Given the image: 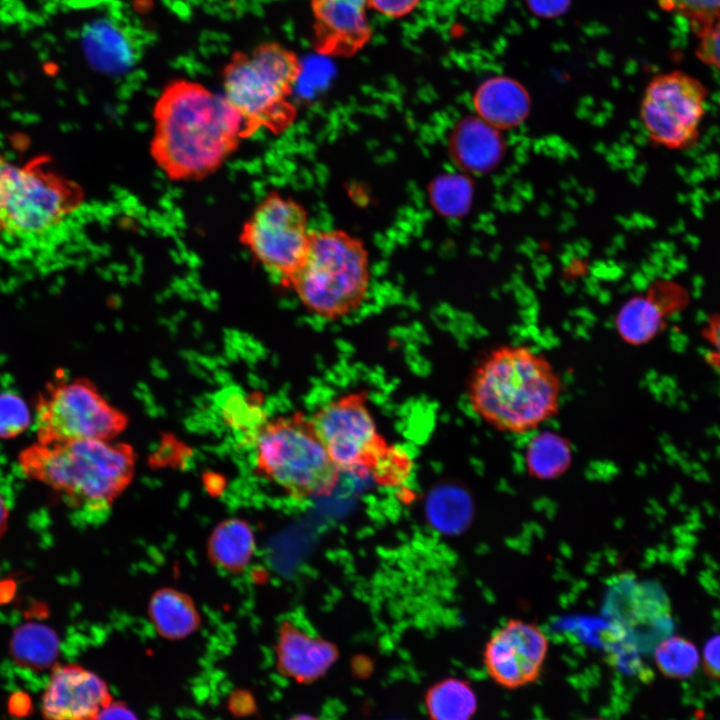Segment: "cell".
<instances>
[{
	"mask_svg": "<svg viewBox=\"0 0 720 720\" xmlns=\"http://www.w3.org/2000/svg\"><path fill=\"white\" fill-rule=\"evenodd\" d=\"M8 515L9 511L7 505L2 496L0 495V538L7 530Z\"/></svg>",
	"mask_w": 720,
	"mask_h": 720,
	"instance_id": "e575fe53",
	"label": "cell"
},
{
	"mask_svg": "<svg viewBox=\"0 0 720 720\" xmlns=\"http://www.w3.org/2000/svg\"><path fill=\"white\" fill-rule=\"evenodd\" d=\"M708 96V88L684 71L655 75L644 90L639 109L649 140L675 151L697 145Z\"/></svg>",
	"mask_w": 720,
	"mask_h": 720,
	"instance_id": "8fae6325",
	"label": "cell"
},
{
	"mask_svg": "<svg viewBox=\"0 0 720 720\" xmlns=\"http://www.w3.org/2000/svg\"><path fill=\"white\" fill-rule=\"evenodd\" d=\"M22 472L58 492L66 503L103 513L131 483L136 454L115 440L36 441L18 455Z\"/></svg>",
	"mask_w": 720,
	"mask_h": 720,
	"instance_id": "3957f363",
	"label": "cell"
},
{
	"mask_svg": "<svg viewBox=\"0 0 720 720\" xmlns=\"http://www.w3.org/2000/svg\"><path fill=\"white\" fill-rule=\"evenodd\" d=\"M311 420L340 472L370 475L384 484L406 477L408 456L380 434L365 392L350 391L329 400Z\"/></svg>",
	"mask_w": 720,
	"mask_h": 720,
	"instance_id": "ba28073f",
	"label": "cell"
},
{
	"mask_svg": "<svg viewBox=\"0 0 720 720\" xmlns=\"http://www.w3.org/2000/svg\"><path fill=\"white\" fill-rule=\"evenodd\" d=\"M134 33L112 18H101L88 25L83 32V47L88 61L95 69L107 74H119L130 69L142 54Z\"/></svg>",
	"mask_w": 720,
	"mask_h": 720,
	"instance_id": "e0dca14e",
	"label": "cell"
},
{
	"mask_svg": "<svg viewBox=\"0 0 720 720\" xmlns=\"http://www.w3.org/2000/svg\"><path fill=\"white\" fill-rule=\"evenodd\" d=\"M548 650L549 639L538 625L511 618L487 640L483 664L496 684L517 689L539 679Z\"/></svg>",
	"mask_w": 720,
	"mask_h": 720,
	"instance_id": "7c38bea8",
	"label": "cell"
},
{
	"mask_svg": "<svg viewBox=\"0 0 720 720\" xmlns=\"http://www.w3.org/2000/svg\"><path fill=\"white\" fill-rule=\"evenodd\" d=\"M585 720H607V719L600 718V717H592V718H588V719H585Z\"/></svg>",
	"mask_w": 720,
	"mask_h": 720,
	"instance_id": "8d00e7d4",
	"label": "cell"
},
{
	"mask_svg": "<svg viewBox=\"0 0 720 720\" xmlns=\"http://www.w3.org/2000/svg\"><path fill=\"white\" fill-rule=\"evenodd\" d=\"M336 647L284 622L276 643L278 672L299 684H311L322 678L336 662Z\"/></svg>",
	"mask_w": 720,
	"mask_h": 720,
	"instance_id": "9a60e30c",
	"label": "cell"
},
{
	"mask_svg": "<svg viewBox=\"0 0 720 720\" xmlns=\"http://www.w3.org/2000/svg\"><path fill=\"white\" fill-rule=\"evenodd\" d=\"M255 551V538L249 524L239 518L221 521L211 532L207 543L210 562L227 573L243 572Z\"/></svg>",
	"mask_w": 720,
	"mask_h": 720,
	"instance_id": "ffe728a7",
	"label": "cell"
},
{
	"mask_svg": "<svg viewBox=\"0 0 720 720\" xmlns=\"http://www.w3.org/2000/svg\"><path fill=\"white\" fill-rule=\"evenodd\" d=\"M369 9L390 19H402L410 15L422 0H366Z\"/></svg>",
	"mask_w": 720,
	"mask_h": 720,
	"instance_id": "4dcf8cb0",
	"label": "cell"
},
{
	"mask_svg": "<svg viewBox=\"0 0 720 720\" xmlns=\"http://www.w3.org/2000/svg\"><path fill=\"white\" fill-rule=\"evenodd\" d=\"M430 200L442 215L457 217L464 215L472 199L471 182L463 175H444L431 183Z\"/></svg>",
	"mask_w": 720,
	"mask_h": 720,
	"instance_id": "484cf974",
	"label": "cell"
},
{
	"mask_svg": "<svg viewBox=\"0 0 720 720\" xmlns=\"http://www.w3.org/2000/svg\"><path fill=\"white\" fill-rule=\"evenodd\" d=\"M371 282L363 241L340 229L313 230L290 289L312 315L339 320L365 302Z\"/></svg>",
	"mask_w": 720,
	"mask_h": 720,
	"instance_id": "8992f818",
	"label": "cell"
},
{
	"mask_svg": "<svg viewBox=\"0 0 720 720\" xmlns=\"http://www.w3.org/2000/svg\"><path fill=\"white\" fill-rule=\"evenodd\" d=\"M304 65L279 42L235 52L222 71L223 96L241 118L247 138L265 129L281 135L295 122L292 98Z\"/></svg>",
	"mask_w": 720,
	"mask_h": 720,
	"instance_id": "5b68a950",
	"label": "cell"
},
{
	"mask_svg": "<svg viewBox=\"0 0 720 720\" xmlns=\"http://www.w3.org/2000/svg\"><path fill=\"white\" fill-rule=\"evenodd\" d=\"M37 441L115 440L128 426V416L85 377L56 372L35 401Z\"/></svg>",
	"mask_w": 720,
	"mask_h": 720,
	"instance_id": "9c48e42d",
	"label": "cell"
},
{
	"mask_svg": "<svg viewBox=\"0 0 720 720\" xmlns=\"http://www.w3.org/2000/svg\"><path fill=\"white\" fill-rule=\"evenodd\" d=\"M113 701L106 682L77 664L54 667L42 697L45 720H96Z\"/></svg>",
	"mask_w": 720,
	"mask_h": 720,
	"instance_id": "5bb4252c",
	"label": "cell"
},
{
	"mask_svg": "<svg viewBox=\"0 0 720 720\" xmlns=\"http://www.w3.org/2000/svg\"><path fill=\"white\" fill-rule=\"evenodd\" d=\"M696 48L697 58L704 64L720 70V19L701 31Z\"/></svg>",
	"mask_w": 720,
	"mask_h": 720,
	"instance_id": "f1b7e54d",
	"label": "cell"
},
{
	"mask_svg": "<svg viewBox=\"0 0 720 720\" xmlns=\"http://www.w3.org/2000/svg\"><path fill=\"white\" fill-rule=\"evenodd\" d=\"M96 720H139L134 711L127 704L112 701L98 715Z\"/></svg>",
	"mask_w": 720,
	"mask_h": 720,
	"instance_id": "836d02e7",
	"label": "cell"
},
{
	"mask_svg": "<svg viewBox=\"0 0 720 720\" xmlns=\"http://www.w3.org/2000/svg\"><path fill=\"white\" fill-rule=\"evenodd\" d=\"M0 240H1V226H0Z\"/></svg>",
	"mask_w": 720,
	"mask_h": 720,
	"instance_id": "74e56055",
	"label": "cell"
},
{
	"mask_svg": "<svg viewBox=\"0 0 720 720\" xmlns=\"http://www.w3.org/2000/svg\"><path fill=\"white\" fill-rule=\"evenodd\" d=\"M504 147L500 130L476 115L459 120L448 140L453 162L473 174H484L494 169L503 158Z\"/></svg>",
	"mask_w": 720,
	"mask_h": 720,
	"instance_id": "2e32d148",
	"label": "cell"
},
{
	"mask_svg": "<svg viewBox=\"0 0 720 720\" xmlns=\"http://www.w3.org/2000/svg\"><path fill=\"white\" fill-rule=\"evenodd\" d=\"M246 138L241 118L223 94L199 82L171 80L154 102L149 153L170 181L211 176Z\"/></svg>",
	"mask_w": 720,
	"mask_h": 720,
	"instance_id": "6da1fadb",
	"label": "cell"
},
{
	"mask_svg": "<svg viewBox=\"0 0 720 720\" xmlns=\"http://www.w3.org/2000/svg\"><path fill=\"white\" fill-rule=\"evenodd\" d=\"M59 652V640L49 627L39 623H26L14 631L10 653L15 662L33 670H44L52 665Z\"/></svg>",
	"mask_w": 720,
	"mask_h": 720,
	"instance_id": "603a6c76",
	"label": "cell"
},
{
	"mask_svg": "<svg viewBox=\"0 0 720 720\" xmlns=\"http://www.w3.org/2000/svg\"><path fill=\"white\" fill-rule=\"evenodd\" d=\"M529 10L542 18H555L564 14L572 0H525Z\"/></svg>",
	"mask_w": 720,
	"mask_h": 720,
	"instance_id": "1f68e13d",
	"label": "cell"
},
{
	"mask_svg": "<svg viewBox=\"0 0 720 720\" xmlns=\"http://www.w3.org/2000/svg\"><path fill=\"white\" fill-rule=\"evenodd\" d=\"M702 337L706 344V360L720 373V314H714L706 320Z\"/></svg>",
	"mask_w": 720,
	"mask_h": 720,
	"instance_id": "f546056e",
	"label": "cell"
},
{
	"mask_svg": "<svg viewBox=\"0 0 720 720\" xmlns=\"http://www.w3.org/2000/svg\"><path fill=\"white\" fill-rule=\"evenodd\" d=\"M572 462L570 442L554 431L535 433L525 448L527 473L538 480H553L562 476Z\"/></svg>",
	"mask_w": 720,
	"mask_h": 720,
	"instance_id": "7402d4cb",
	"label": "cell"
},
{
	"mask_svg": "<svg viewBox=\"0 0 720 720\" xmlns=\"http://www.w3.org/2000/svg\"><path fill=\"white\" fill-rule=\"evenodd\" d=\"M288 720H321V719H319L313 715H309V714H297V715L289 718Z\"/></svg>",
	"mask_w": 720,
	"mask_h": 720,
	"instance_id": "d590c367",
	"label": "cell"
},
{
	"mask_svg": "<svg viewBox=\"0 0 720 720\" xmlns=\"http://www.w3.org/2000/svg\"><path fill=\"white\" fill-rule=\"evenodd\" d=\"M31 423L25 401L14 392L0 393V439L8 440L22 434Z\"/></svg>",
	"mask_w": 720,
	"mask_h": 720,
	"instance_id": "83f0119b",
	"label": "cell"
},
{
	"mask_svg": "<svg viewBox=\"0 0 720 720\" xmlns=\"http://www.w3.org/2000/svg\"><path fill=\"white\" fill-rule=\"evenodd\" d=\"M658 670L671 679H686L696 670L699 653L693 642L681 636H667L654 648Z\"/></svg>",
	"mask_w": 720,
	"mask_h": 720,
	"instance_id": "cb8c5ba5",
	"label": "cell"
},
{
	"mask_svg": "<svg viewBox=\"0 0 720 720\" xmlns=\"http://www.w3.org/2000/svg\"><path fill=\"white\" fill-rule=\"evenodd\" d=\"M563 382L553 363L527 345L502 344L474 366L467 383L473 413L493 429L533 432L559 412Z\"/></svg>",
	"mask_w": 720,
	"mask_h": 720,
	"instance_id": "7a4b0ae2",
	"label": "cell"
},
{
	"mask_svg": "<svg viewBox=\"0 0 720 720\" xmlns=\"http://www.w3.org/2000/svg\"><path fill=\"white\" fill-rule=\"evenodd\" d=\"M430 720H471L477 712V695L470 682L450 677L430 686L424 696Z\"/></svg>",
	"mask_w": 720,
	"mask_h": 720,
	"instance_id": "44dd1931",
	"label": "cell"
},
{
	"mask_svg": "<svg viewBox=\"0 0 720 720\" xmlns=\"http://www.w3.org/2000/svg\"><path fill=\"white\" fill-rule=\"evenodd\" d=\"M658 4L685 17L695 35L720 19V0H658Z\"/></svg>",
	"mask_w": 720,
	"mask_h": 720,
	"instance_id": "4316f807",
	"label": "cell"
},
{
	"mask_svg": "<svg viewBox=\"0 0 720 720\" xmlns=\"http://www.w3.org/2000/svg\"><path fill=\"white\" fill-rule=\"evenodd\" d=\"M252 444L255 472L296 499L327 496L338 483L340 471L311 416L295 412L264 421Z\"/></svg>",
	"mask_w": 720,
	"mask_h": 720,
	"instance_id": "52a82bcc",
	"label": "cell"
},
{
	"mask_svg": "<svg viewBox=\"0 0 720 720\" xmlns=\"http://www.w3.org/2000/svg\"><path fill=\"white\" fill-rule=\"evenodd\" d=\"M148 616L156 632L168 640H181L198 630L201 617L192 598L177 589L155 591L148 604Z\"/></svg>",
	"mask_w": 720,
	"mask_h": 720,
	"instance_id": "d6986e66",
	"label": "cell"
},
{
	"mask_svg": "<svg viewBox=\"0 0 720 720\" xmlns=\"http://www.w3.org/2000/svg\"><path fill=\"white\" fill-rule=\"evenodd\" d=\"M308 213L295 199L270 191L243 223L239 241L282 286L290 285L306 255Z\"/></svg>",
	"mask_w": 720,
	"mask_h": 720,
	"instance_id": "30bf717a",
	"label": "cell"
},
{
	"mask_svg": "<svg viewBox=\"0 0 720 720\" xmlns=\"http://www.w3.org/2000/svg\"><path fill=\"white\" fill-rule=\"evenodd\" d=\"M85 202L79 184L49 168L0 154L1 246L37 253L56 245Z\"/></svg>",
	"mask_w": 720,
	"mask_h": 720,
	"instance_id": "277c9868",
	"label": "cell"
},
{
	"mask_svg": "<svg viewBox=\"0 0 720 720\" xmlns=\"http://www.w3.org/2000/svg\"><path fill=\"white\" fill-rule=\"evenodd\" d=\"M312 46L325 57L349 58L371 40L366 0H310Z\"/></svg>",
	"mask_w": 720,
	"mask_h": 720,
	"instance_id": "4fadbf2b",
	"label": "cell"
},
{
	"mask_svg": "<svg viewBox=\"0 0 720 720\" xmlns=\"http://www.w3.org/2000/svg\"><path fill=\"white\" fill-rule=\"evenodd\" d=\"M660 321L659 310L650 300L634 298L620 310L617 328L625 340L639 344L657 333Z\"/></svg>",
	"mask_w": 720,
	"mask_h": 720,
	"instance_id": "d4e9b609",
	"label": "cell"
},
{
	"mask_svg": "<svg viewBox=\"0 0 720 720\" xmlns=\"http://www.w3.org/2000/svg\"><path fill=\"white\" fill-rule=\"evenodd\" d=\"M703 668L710 678L720 679V634L706 642L703 651Z\"/></svg>",
	"mask_w": 720,
	"mask_h": 720,
	"instance_id": "d6a6232c",
	"label": "cell"
},
{
	"mask_svg": "<svg viewBox=\"0 0 720 720\" xmlns=\"http://www.w3.org/2000/svg\"><path fill=\"white\" fill-rule=\"evenodd\" d=\"M472 102L476 116L498 130L519 126L531 107L526 88L508 76L484 80L475 90Z\"/></svg>",
	"mask_w": 720,
	"mask_h": 720,
	"instance_id": "ac0fdd59",
	"label": "cell"
}]
</instances>
